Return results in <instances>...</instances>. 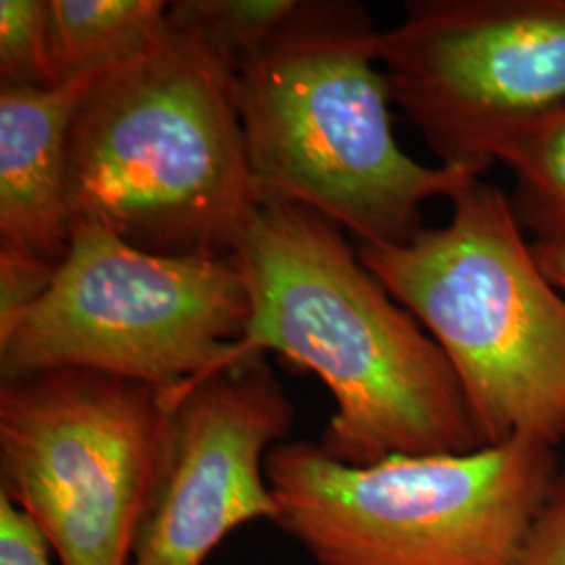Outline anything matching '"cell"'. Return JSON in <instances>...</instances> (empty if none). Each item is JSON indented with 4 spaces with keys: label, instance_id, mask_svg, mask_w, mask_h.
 <instances>
[{
    "label": "cell",
    "instance_id": "cell-1",
    "mask_svg": "<svg viewBox=\"0 0 565 565\" xmlns=\"http://www.w3.org/2000/svg\"><path fill=\"white\" fill-rule=\"evenodd\" d=\"M231 258L249 298L233 359L277 352L312 371L335 413L319 446L345 465L484 445L443 348L315 210L263 200Z\"/></svg>",
    "mask_w": 565,
    "mask_h": 565
},
{
    "label": "cell",
    "instance_id": "cell-2",
    "mask_svg": "<svg viewBox=\"0 0 565 565\" xmlns=\"http://www.w3.org/2000/svg\"><path fill=\"white\" fill-rule=\"evenodd\" d=\"M72 221L166 256H231L263 205L237 102V72L168 20L107 70L67 139Z\"/></svg>",
    "mask_w": 565,
    "mask_h": 565
},
{
    "label": "cell",
    "instance_id": "cell-3",
    "mask_svg": "<svg viewBox=\"0 0 565 565\" xmlns=\"http://www.w3.org/2000/svg\"><path fill=\"white\" fill-rule=\"evenodd\" d=\"M380 34L361 4L308 0L237 65V102L263 200L315 210L361 245H401L424 228L425 202L452 200L482 172L425 166L401 149Z\"/></svg>",
    "mask_w": 565,
    "mask_h": 565
},
{
    "label": "cell",
    "instance_id": "cell-4",
    "mask_svg": "<svg viewBox=\"0 0 565 565\" xmlns=\"http://www.w3.org/2000/svg\"><path fill=\"white\" fill-rule=\"evenodd\" d=\"M440 228L359 245L364 268L452 366L486 446L565 438V296L525 242L513 202L473 181Z\"/></svg>",
    "mask_w": 565,
    "mask_h": 565
},
{
    "label": "cell",
    "instance_id": "cell-5",
    "mask_svg": "<svg viewBox=\"0 0 565 565\" xmlns=\"http://www.w3.org/2000/svg\"><path fill=\"white\" fill-rule=\"evenodd\" d=\"M266 478L275 524L319 565H518L559 482L555 448L524 438L373 465L281 443Z\"/></svg>",
    "mask_w": 565,
    "mask_h": 565
},
{
    "label": "cell",
    "instance_id": "cell-6",
    "mask_svg": "<svg viewBox=\"0 0 565 565\" xmlns=\"http://www.w3.org/2000/svg\"><path fill=\"white\" fill-rule=\"evenodd\" d=\"M249 298L231 256H166L78 221L49 289L0 331V373L86 369L182 387L235 364Z\"/></svg>",
    "mask_w": 565,
    "mask_h": 565
},
{
    "label": "cell",
    "instance_id": "cell-7",
    "mask_svg": "<svg viewBox=\"0 0 565 565\" xmlns=\"http://www.w3.org/2000/svg\"><path fill=\"white\" fill-rule=\"evenodd\" d=\"M181 387L86 369L0 384V494L61 565H130L162 484Z\"/></svg>",
    "mask_w": 565,
    "mask_h": 565
},
{
    "label": "cell",
    "instance_id": "cell-8",
    "mask_svg": "<svg viewBox=\"0 0 565 565\" xmlns=\"http://www.w3.org/2000/svg\"><path fill=\"white\" fill-rule=\"evenodd\" d=\"M377 55L443 163L484 172L513 130L565 103V0H411Z\"/></svg>",
    "mask_w": 565,
    "mask_h": 565
},
{
    "label": "cell",
    "instance_id": "cell-9",
    "mask_svg": "<svg viewBox=\"0 0 565 565\" xmlns=\"http://www.w3.org/2000/svg\"><path fill=\"white\" fill-rule=\"evenodd\" d=\"M294 417L264 354L182 385L162 484L130 565H203L233 530L275 522L266 457Z\"/></svg>",
    "mask_w": 565,
    "mask_h": 565
},
{
    "label": "cell",
    "instance_id": "cell-10",
    "mask_svg": "<svg viewBox=\"0 0 565 565\" xmlns=\"http://www.w3.org/2000/svg\"><path fill=\"white\" fill-rule=\"evenodd\" d=\"M103 74L55 88L0 86V243L55 264L65 258L74 226L67 202L70 128Z\"/></svg>",
    "mask_w": 565,
    "mask_h": 565
},
{
    "label": "cell",
    "instance_id": "cell-11",
    "mask_svg": "<svg viewBox=\"0 0 565 565\" xmlns=\"http://www.w3.org/2000/svg\"><path fill=\"white\" fill-rule=\"evenodd\" d=\"M168 9L162 0H51L57 84L139 55L166 30Z\"/></svg>",
    "mask_w": 565,
    "mask_h": 565
},
{
    "label": "cell",
    "instance_id": "cell-12",
    "mask_svg": "<svg viewBox=\"0 0 565 565\" xmlns=\"http://www.w3.org/2000/svg\"><path fill=\"white\" fill-rule=\"evenodd\" d=\"M492 162L515 174L513 210L522 226L539 242H565V103L513 130Z\"/></svg>",
    "mask_w": 565,
    "mask_h": 565
},
{
    "label": "cell",
    "instance_id": "cell-13",
    "mask_svg": "<svg viewBox=\"0 0 565 565\" xmlns=\"http://www.w3.org/2000/svg\"><path fill=\"white\" fill-rule=\"evenodd\" d=\"M308 0H179L168 20L202 36L233 67L275 41L306 11Z\"/></svg>",
    "mask_w": 565,
    "mask_h": 565
},
{
    "label": "cell",
    "instance_id": "cell-14",
    "mask_svg": "<svg viewBox=\"0 0 565 565\" xmlns=\"http://www.w3.org/2000/svg\"><path fill=\"white\" fill-rule=\"evenodd\" d=\"M0 86L55 88L51 0L0 2Z\"/></svg>",
    "mask_w": 565,
    "mask_h": 565
},
{
    "label": "cell",
    "instance_id": "cell-15",
    "mask_svg": "<svg viewBox=\"0 0 565 565\" xmlns=\"http://www.w3.org/2000/svg\"><path fill=\"white\" fill-rule=\"evenodd\" d=\"M60 264L0 243V331L7 329L55 279Z\"/></svg>",
    "mask_w": 565,
    "mask_h": 565
},
{
    "label": "cell",
    "instance_id": "cell-16",
    "mask_svg": "<svg viewBox=\"0 0 565 565\" xmlns=\"http://www.w3.org/2000/svg\"><path fill=\"white\" fill-rule=\"evenodd\" d=\"M518 565H565L564 478H559L532 525Z\"/></svg>",
    "mask_w": 565,
    "mask_h": 565
},
{
    "label": "cell",
    "instance_id": "cell-17",
    "mask_svg": "<svg viewBox=\"0 0 565 565\" xmlns=\"http://www.w3.org/2000/svg\"><path fill=\"white\" fill-rule=\"evenodd\" d=\"M49 551L34 522L0 494V565H51Z\"/></svg>",
    "mask_w": 565,
    "mask_h": 565
},
{
    "label": "cell",
    "instance_id": "cell-18",
    "mask_svg": "<svg viewBox=\"0 0 565 565\" xmlns=\"http://www.w3.org/2000/svg\"><path fill=\"white\" fill-rule=\"evenodd\" d=\"M534 256L541 264L546 279L553 282L565 296V242H536L532 243Z\"/></svg>",
    "mask_w": 565,
    "mask_h": 565
}]
</instances>
